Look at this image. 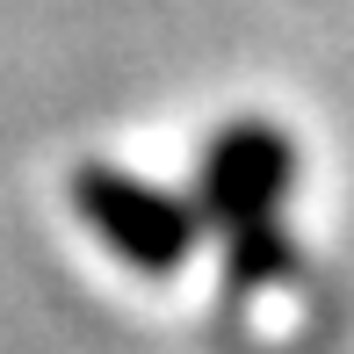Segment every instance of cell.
Returning <instances> with one entry per match:
<instances>
[{"mask_svg":"<svg viewBox=\"0 0 354 354\" xmlns=\"http://www.w3.org/2000/svg\"><path fill=\"white\" fill-rule=\"evenodd\" d=\"M73 203L102 232V246L123 253L145 275H174L188 261V246H196V203L167 196V188L138 181L123 167H80L73 174Z\"/></svg>","mask_w":354,"mask_h":354,"instance_id":"cell-1","label":"cell"},{"mask_svg":"<svg viewBox=\"0 0 354 354\" xmlns=\"http://www.w3.org/2000/svg\"><path fill=\"white\" fill-rule=\"evenodd\" d=\"M297 181V145L275 123H224L203 152V181H196V210L224 224V239L239 232H268Z\"/></svg>","mask_w":354,"mask_h":354,"instance_id":"cell-2","label":"cell"}]
</instances>
